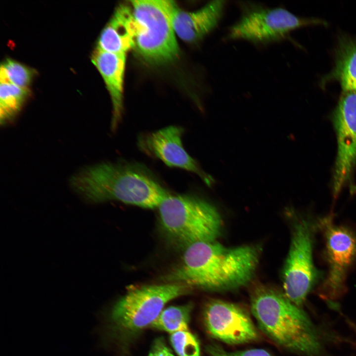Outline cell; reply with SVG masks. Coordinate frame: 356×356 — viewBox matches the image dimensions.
Instances as JSON below:
<instances>
[{
    "label": "cell",
    "mask_w": 356,
    "mask_h": 356,
    "mask_svg": "<svg viewBox=\"0 0 356 356\" xmlns=\"http://www.w3.org/2000/svg\"><path fill=\"white\" fill-rule=\"evenodd\" d=\"M312 226L301 220L294 226L282 271L284 294L301 307L314 284L317 272L312 260Z\"/></svg>",
    "instance_id": "cell-8"
},
{
    "label": "cell",
    "mask_w": 356,
    "mask_h": 356,
    "mask_svg": "<svg viewBox=\"0 0 356 356\" xmlns=\"http://www.w3.org/2000/svg\"><path fill=\"white\" fill-rule=\"evenodd\" d=\"M193 305L171 306L163 310L151 324V326L171 334L187 331Z\"/></svg>",
    "instance_id": "cell-18"
},
{
    "label": "cell",
    "mask_w": 356,
    "mask_h": 356,
    "mask_svg": "<svg viewBox=\"0 0 356 356\" xmlns=\"http://www.w3.org/2000/svg\"><path fill=\"white\" fill-rule=\"evenodd\" d=\"M260 250L255 245L227 247L216 241L197 242L184 249L179 265L164 279L209 290L237 289L253 277Z\"/></svg>",
    "instance_id": "cell-1"
},
{
    "label": "cell",
    "mask_w": 356,
    "mask_h": 356,
    "mask_svg": "<svg viewBox=\"0 0 356 356\" xmlns=\"http://www.w3.org/2000/svg\"><path fill=\"white\" fill-rule=\"evenodd\" d=\"M162 232L173 245L185 249L200 242L215 241L222 222L216 208L191 195L167 196L158 207Z\"/></svg>",
    "instance_id": "cell-4"
},
{
    "label": "cell",
    "mask_w": 356,
    "mask_h": 356,
    "mask_svg": "<svg viewBox=\"0 0 356 356\" xmlns=\"http://www.w3.org/2000/svg\"><path fill=\"white\" fill-rule=\"evenodd\" d=\"M332 119L337 143L332 184L336 199L352 183L356 169V91L342 92Z\"/></svg>",
    "instance_id": "cell-9"
},
{
    "label": "cell",
    "mask_w": 356,
    "mask_h": 356,
    "mask_svg": "<svg viewBox=\"0 0 356 356\" xmlns=\"http://www.w3.org/2000/svg\"><path fill=\"white\" fill-rule=\"evenodd\" d=\"M72 188L91 202L116 200L142 208H158L170 194L142 164L105 162L88 167L73 175Z\"/></svg>",
    "instance_id": "cell-2"
},
{
    "label": "cell",
    "mask_w": 356,
    "mask_h": 356,
    "mask_svg": "<svg viewBox=\"0 0 356 356\" xmlns=\"http://www.w3.org/2000/svg\"><path fill=\"white\" fill-rule=\"evenodd\" d=\"M35 75L34 69L11 59H6L0 66V82L10 83L22 88L28 89Z\"/></svg>",
    "instance_id": "cell-19"
},
{
    "label": "cell",
    "mask_w": 356,
    "mask_h": 356,
    "mask_svg": "<svg viewBox=\"0 0 356 356\" xmlns=\"http://www.w3.org/2000/svg\"><path fill=\"white\" fill-rule=\"evenodd\" d=\"M203 318L209 334L225 343L242 344L259 338L250 315L237 304L218 299L210 300L204 309Z\"/></svg>",
    "instance_id": "cell-11"
},
{
    "label": "cell",
    "mask_w": 356,
    "mask_h": 356,
    "mask_svg": "<svg viewBox=\"0 0 356 356\" xmlns=\"http://www.w3.org/2000/svg\"><path fill=\"white\" fill-rule=\"evenodd\" d=\"M126 54L107 52L97 47L91 59L106 84L113 107L111 128L114 131L122 118L123 110V84Z\"/></svg>",
    "instance_id": "cell-14"
},
{
    "label": "cell",
    "mask_w": 356,
    "mask_h": 356,
    "mask_svg": "<svg viewBox=\"0 0 356 356\" xmlns=\"http://www.w3.org/2000/svg\"><path fill=\"white\" fill-rule=\"evenodd\" d=\"M170 341L178 356H200L199 342L188 330L171 334Z\"/></svg>",
    "instance_id": "cell-20"
},
{
    "label": "cell",
    "mask_w": 356,
    "mask_h": 356,
    "mask_svg": "<svg viewBox=\"0 0 356 356\" xmlns=\"http://www.w3.org/2000/svg\"><path fill=\"white\" fill-rule=\"evenodd\" d=\"M251 310L261 330L273 342L306 356H319L322 343L317 329L307 314L284 293L269 287H255Z\"/></svg>",
    "instance_id": "cell-3"
},
{
    "label": "cell",
    "mask_w": 356,
    "mask_h": 356,
    "mask_svg": "<svg viewBox=\"0 0 356 356\" xmlns=\"http://www.w3.org/2000/svg\"><path fill=\"white\" fill-rule=\"evenodd\" d=\"M327 25L318 18L298 16L282 7L246 4L240 19L229 29L227 38L266 44L284 39L290 32L311 25Z\"/></svg>",
    "instance_id": "cell-7"
},
{
    "label": "cell",
    "mask_w": 356,
    "mask_h": 356,
    "mask_svg": "<svg viewBox=\"0 0 356 356\" xmlns=\"http://www.w3.org/2000/svg\"><path fill=\"white\" fill-rule=\"evenodd\" d=\"M136 23L132 6L120 4L102 30L97 47L114 53H125L135 46Z\"/></svg>",
    "instance_id": "cell-15"
},
{
    "label": "cell",
    "mask_w": 356,
    "mask_h": 356,
    "mask_svg": "<svg viewBox=\"0 0 356 356\" xmlns=\"http://www.w3.org/2000/svg\"><path fill=\"white\" fill-rule=\"evenodd\" d=\"M191 289L184 284L169 283L132 289L115 304L110 314V321L118 330L134 334L150 325L168 302Z\"/></svg>",
    "instance_id": "cell-6"
},
{
    "label": "cell",
    "mask_w": 356,
    "mask_h": 356,
    "mask_svg": "<svg viewBox=\"0 0 356 356\" xmlns=\"http://www.w3.org/2000/svg\"><path fill=\"white\" fill-rule=\"evenodd\" d=\"M148 356H174L162 340L155 341Z\"/></svg>",
    "instance_id": "cell-22"
},
{
    "label": "cell",
    "mask_w": 356,
    "mask_h": 356,
    "mask_svg": "<svg viewBox=\"0 0 356 356\" xmlns=\"http://www.w3.org/2000/svg\"><path fill=\"white\" fill-rule=\"evenodd\" d=\"M210 356H271L265 350L255 349L236 352H228L216 344H212L206 348Z\"/></svg>",
    "instance_id": "cell-21"
},
{
    "label": "cell",
    "mask_w": 356,
    "mask_h": 356,
    "mask_svg": "<svg viewBox=\"0 0 356 356\" xmlns=\"http://www.w3.org/2000/svg\"><path fill=\"white\" fill-rule=\"evenodd\" d=\"M332 70L321 80V87L338 82L342 91H356V37L341 36L334 51Z\"/></svg>",
    "instance_id": "cell-16"
},
{
    "label": "cell",
    "mask_w": 356,
    "mask_h": 356,
    "mask_svg": "<svg viewBox=\"0 0 356 356\" xmlns=\"http://www.w3.org/2000/svg\"><path fill=\"white\" fill-rule=\"evenodd\" d=\"M29 94L28 89L0 82V123L5 125L11 121L20 110Z\"/></svg>",
    "instance_id": "cell-17"
},
{
    "label": "cell",
    "mask_w": 356,
    "mask_h": 356,
    "mask_svg": "<svg viewBox=\"0 0 356 356\" xmlns=\"http://www.w3.org/2000/svg\"><path fill=\"white\" fill-rule=\"evenodd\" d=\"M183 129L171 126L158 131L140 135L138 139L139 149L145 154L158 158L171 167L180 168L198 176L209 186L214 179L206 173L184 149L182 142Z\"/></svg>",
    "instance_id": "cell-12"
},
{
    "label": "cell",
    "mask_w": 356,
    "mask_h": 356,
    "mask_svg": "<svg viewBox=\"0 0 356 356\" xmlns=\"http://www.w3.org/2000/svg\"><path fill=\"white\" fill-rule=\"evenodd\" d=\"M325 239V254L328 272L319 289L321 297L327 301L338 299L346 290L349 269L356 260V236L348 228L323 221Z\"/></svg>",
    "instance_id": "cell-10"
},
{
    "label": "cell",
    "mask_w": 356,
    "mask_h": 356,
    "mask_svg": "<svg viewBox=\"0 0 356 356\" xmlns=\"http://www.w3.org/2000/svg\"><path fill=\"white\" fill-rule=\"evenodd\" d=\"M136 23L135 47L141 57L153 64H162L177 57L179 47L171 18L172 0L130 1Z\"/></svg>",
    "instance_id": "cell-5"
},
{
    "label": "cell",
    "mask_w": 356,
    "mask_h": 356,
    "mask_svg": "<svg viewBox=\"0 0 356 356\" xmlns=\"http://www.w3.org/2000/svg\"><path fill=\"white\" fill-rule=\"evenodd\" d=\"M225 1L214 0L194 11H186L172 1L171 18L175 33L184 41L195 42L214 30L223 15Z\"/></svg>",
    "instance_id": "cell-13"
}]
</instances>
